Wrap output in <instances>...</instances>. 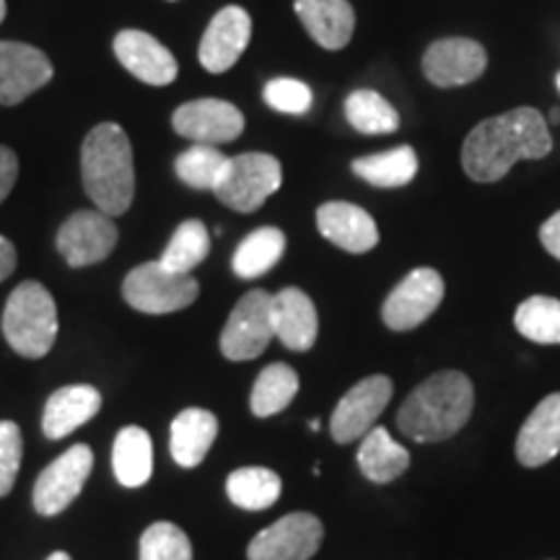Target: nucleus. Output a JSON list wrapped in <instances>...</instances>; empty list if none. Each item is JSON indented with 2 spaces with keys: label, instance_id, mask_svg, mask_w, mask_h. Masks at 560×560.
Instances as JSON below:
<instances>
[{
  "label": "nucleus",
  "instance_id": "1",
  "mask_svg": "<svg viewBox=\"0 0 560 560\" xmlns=\"http://www.w3.org/2000/svg\"><path fill=\"white\" fill-rule=\"evenodd\" d=\"M552 151L548 122L537 109L520 107L488 117L462 145V166L475 182H499L522 159H545Z\"/></svg>",
  "mask_w": 560,
  "mask_h": 560
},
{
  "label": "nucleus",
  "instance_id": "2",
  "mask_svg": "<svg viewBox=\"0 0 560 560\" xmlns=\"http://www.w3.org/2000/svg\"><path fill=\"white\" fill-rule=\"evenodd\" d=\"M472 408V382L462 371H439L410 392L397 412V425L418 444H436L465 429Z\"/></svg>",
  "mask_w": 560,
  "mask_h": 560
},
{
  "label": "nucleus",
  "instance_id": "3",
  "mask_svg": "<svg viewBox=\"0 0 560 560\" xmlns=\"http://www.w3.org/2000/svg\"><path fill=\"white\" fill-rule=\"evenodd\" d=\"M86 195L104 215H122L136 195V166L128 132L115 122H102L89 132L81 151Z\"/></svg>",
  "mask_w": 560,
  "mask_h": 560
},
{
  "label": "nucleus",
  "instance_id": "4",
  "mask_svg": "<svg viewBox=\"0 0 560 560\" xmlns=\"http://www.w3.org/2000/svg\"><path fill=\"white\" fill-rule=\"evenodd\" d=\"M3 335L24 359H42L58 338V306L42 283L26 280L5 301Z\"/></svg>",
  "mask_w": 560,
  "mask_h": 560
},
{
  "label": "nucleus",
  "instance_id": "5",
  "mask_svg": "<svg viewBox=\"0 0 560 560\" xmlns=\"http://www.w3.org/2000/svg\"><path fill=\"white\" fill-rule=\"evenodd\" d=\"M280 182H283V170L276 156L242 153V156L229 159L213 192L223 206L236 213H255L270 195L278 192Z\"/></svg>",
  "mask_w": 560,
  "mask_h": 560
},
{
  "label": "nucleus",
  "instance_id": "6",
  "mask_svg": "<svg viewBox=\"0 0 560 560\" xmlns=\"http://www.w3.org/2000/svg\"><path fill=\"white\" fill-rule=\"evenodd\" d=\"M200 293V283L192 276L166 270L159 260L143 262L122 283V296L136 312L172 314L190 306Z\"/></svg>",
  "mask_w": 560,
  "mask_h": 560
},
{
  "label": "nucleus",
  "instance_id": "7",
  "mask_svg": "<svg viewBox=\"0 0 560 560\" xmlns=\"http://www.w3.org/2000/svg\"><path fill=\"white\" fill-rule=\"evenodd\" d=\"M272 330V296L268 291H249L240 299L221 332V353L229 361H252L265 353Z\"/></svg>",
  "mask_w": 560,
  "mask_h": 560
},
{
  "label": "nucleus",
  "instance_id": "8",
  "mask_svg": "<svg viewBox=\"0 0 560 560\" xmlns=\"http://www.w3.org/2000/svg\"><path fill=\"white\" fill-rule=\"evenodd\" d=\"M444 301V278L433 268L408 272L382 306V319L389 330L408 332L423 325Z\"/></svg>",
  "mask_w": 560,
  "mask_h": 560
},
{
  "label": "nucleus",
  "instance_id": "9",
  "mask_svg": "<svg viewBox=\"0 0 560 560\" xmlns=\"http://www.w3.org/2000/svg\"><path fill=\"white\" fill-rule=\"evenodd\" d=\"M91 467H94V452L86 444H75L62 452L34 482V509L42 516H58L60 511H66L86 486Z\"/></svg>",
  "mask_w": 560,
  "mask_h": 560
},
{
  "label": "nucleus",
  "instance_id": "10",
  "mask_svg": "<svg viewBox=\"0 0 560 560\" xmlns=\"http://www.w3.org/2000/svg\"><path fill=\"white\" fill-rule=\"evenodd\" d=\"M322 522L314 514L296 511V514L280 516L276 524L262 529L255 540L249 542V560H310L319 550Z\"/></svg>",
  "mask_w": 560,
  "mask_h": 560
},
{
  "label": "nucleus",
  "instance_id": "11",
  "mask_svg": "<svg viewBox=\"0 0 560 560\" xmlns=\"http://www.w3.org/2000/svg\"><path fill=\"white\" fill-rule=\"evenodd\" d=\"M392 400L389 376L374 374L350 387L330 418V433L338 444L366 436Z\"/></svg>",
  "mask_w": 560,
  "mask_h": 560
},
{
  "label": "nucleus",
  "instance_id": "12",
  "mask_svg": "<svg viewBox=\"0 0 560 560\" xmlns=\"http://www.w3.org/2000/svg\"><path fill=\"white\" fill-rule=\"evenodd\" d=\"M117 226L102 210H79L58 231V249L70 268L102 262L117 247Z\"/></svg>",
  "mask_w": 560,
  "mask_h": 560
},
{
  "label": "nucleus",
  "instance_id": "13",
  "mask_svg": "<svg viewBox=\"0 0 560 560\" xmlns=\"http://www.w3.org/2000/svg\"><path fill=\"white\" fill-rule=\"evenodd\" d=\"M488 55L475 39H439L423 55V75L433 86L454 89L478 81L486 73Z\"/></svg>",
  "mask_w": 560,
  "mask_h": 560
},
{
  "label": "nucleus",
  "instance_id": "14",
  "mask_svg": "<svg viewBox=\"0 0 560 560\" xmlns=\"http://www.w3.org/2000/svg\"><path fill=\"white\" fill-rule=\"evenodd\" d=\"M172 125L182 138L195 140V143L219 145L231 143V140L242 136L244 115L231 102L198 100L182 104L174 112Z\"/></svg>",
  "mask_w": 560,
  "mask_h": 560
},
{
  "label": "nucleus",
  "instance_id": "15",
  "mask_svg": "<svg viewBox=\"0 0 560 560\" xmlns=\"http://www.w3.org/2000/svg\"><path fill=\"white\" fill-rule=\"evenodd\" d=\"M252 39V19L240 5H226L215 13L200 42V66L208 73H226L236 66Z\"/></svg>",
  "mask_w": 560,
  "mask_h": 560
},
{
  "label": "nucleus",
  "instance_id": "16",
  "mask_svg": "<svg viewBox=\"0 0 560 560\" xmlns=\"http://www.w3.org/2000/svg\"><path fill=\"white\" fill-rule=\"evenodd\" d=\"M52 62L45 52L21 42H0V104H19L47 86Z\"/></svg>",
  "mask_w": 560,
  "mask_h": 560
},
{
  "label": "nucleus",
  "instance_id": "17",
  "mask_svg": "<svg viewBox=\"0 0 560 560\" xmlns=\"http://www.w3.org/2000/svg\"><path fill=\"white\" fill-rule=\"evenodd\" d=\"M115 55L138 81L151 86H170L179 73L174 55L145 32L125 30L117 34Z\"/></svg>",
  "mask_w": 560,
  "mask_h": 560
},
{
  "label": "nucleus",
  "instance_id": "18",
  "mask_svg": "<svg viewBox=\"0 0 560 560\" xmlns=\"http://www.w3.org/2000/svg\"><path fill=\"white\" fill-rule=\"evenodd\" d=\"M317 229L327 242L335 247L350 252V255H363L380 244V229L366 210L353 206V202H325L317 210Z\"/></svg>",
  "mask_w": 560,
  "mask_h": 560
},
{
  "label": "nucleus",
  "instance_id": "19",
  "mask_svg": "<svg viewBox=\"0 0 560 560\" xmlns=\"http://www.w3.org/2000/svg\"><path fill=\"white\" fill-rule=\"evenodd\" d=\"M272 330L289 350L304 353L317 342V306L301 289H283L272 296Z\"/></svg>",
  "mask_w": 560,
  "mask_h": 560
},
{
  "label": "nucleus",
  "instance_id": "20",
  "mask_svg": "<svg viewBox=\"0 0 560 560\" xmlns=\"http://www.w3.org/2000/svg\"><path fill=\"white\" fill-rule=\"evenodd\" d=\"M560 454V392L548 395L524 420L516 436V459L524 467H542Z\"/></svg>",
  "mask_w": 560,
  "mask_h": 560
},
{
  "label": "nucleus",
  "instance_id": "21",
  "mask_svg": "<svg viewBox=\"0 0 560 560\" xmlns=\"http://www.w3.org/2000/svg\"><path fill=\"white\" fill-rule=\"evenodd\" d=\"M296 16L325 50H342L353 37L355 13L348 0H296Z\"/></svg>",
  "mask_w": 560,
  "mask_h": 560
},
{
  "label": "nucleus",
  "instance_id": "22",
  "mask_svg": "<svg viewBox=\"0 0 560 560\" xmlns=\"http://www.w3.org/2000/svg\"><path fill=\"white\" fill-rule=\"evenodd\" d=\"M102 410L100 389L91 384H70L52 392L42 416V431L47 439H62L70 431L81 429Z\"/></svg>",
  "mask_w": 560,
  "mask_h": 560
},
{
  "label": "nucleus",
  "instance_id": "23",
  "mask_svg": "<svg viewBox=\"0 0 560 560\" xmlns=\"http://www.w3.org/2000/svg\"><path fill=\"white\" fill-rule=\"evenodd\" d=\"M219 436V418L210 410L187 408L172 420V457L179 467H198Z\"/></svg>",
  "mask_w": 560,
  "mask_h": 560
},
{
  "label": "nucleus",
  "instance_id": "24",
  "mask_svg": "<svg viewBox=\"0 0 560 560\" xmlns=\"http://www.w3.org/2000/svg\"><path fill=\"white\" fill-rule=\"evenodd\" d=\"M359 467L371 482H392L410 467V452L376 425L363 436L359 446Z\"/></svg>",
  "mask_w": 560,
  "mask_h": 560
},
{
  "label": "nucleus",
  "instance_id": "25",
  "mask_svg": "<svg viewBox=\"0 0 560 560\" xmlns=\"http://www.w3.org/2000/svg\"><path fill=\"white\" fill-rule=\"evenodd\" d=\"M112 467H115V478L125 488L145 486L153 472V444L149 431L128 425L117 433L115 450H112Z\"/></svg>",
  "mask_w": 560,
  "mask_h": 560
},
{
  "label": "nucleus",
  "instance_id": "26",
  "mask_svg": "<svg viewBox=\"0 0 560 560\" xmlns=\"http://www.w3.org/2000/svg\"><path fill=\"white\" fill-rule=\"evenodd\" d=\"M353 174L374 187H405L418 174V153L410 145L371 153L353 161Z\"/></svg>",
  "mask_w": 560,
  "mask_h": 560
},
{
  "label": "nucleus",
  "instance_id": "27",
  "mask_svg": "<svg viewBox=\"0 0 560 560\" xmlns=\"http://www.w3.org/2000/svg\"><path fill=\"white\" fill-rule=\"evenodd\" d=\"M285 252V234L276 226H262L244 240L234 252L231 268L244 280L260 278L278 265Z\"/></svg>",
  "mask_w": 560,
  "mask_h": 560
},
{
  "label": "nucleus",
  "instance_id": "28",
  "mask_svg": "<svg viewBox=\"0 0 560 560\" xmlns=\"http://www.w3.org/2000/svg\"><path fill=\"white\" fill-rule=\"evenodd\" d=\"M283 480L268 467H242L226 480V493L234 506L247 511H265L280 499Z\"/></svg>",
  "mask_w": 560,
  "mask_h": 560
},
{
  "label": "nucleus",
  "instance_id": "29",
  "mask_svg": "<svg viewBox=\"0 0 560 560\" xmlns=\"http://www.w3.org/2000/svg\"><path fill=\"white\" fill-rule=\"evenodd\" d=\"M299 392V374L289 363H270L260 371L255 387H252L249 408L257 418H270L285 410Z\"/></svg>",
  "mask_w": 560,
  "mask_h": 560
},
{
  "label": "nucleus",
  "instance_id": "30",
  "mask_svg": "<svg viewBox=\"0 0 560 560\" xmlns=\"http://www.w3.org/2000/svg\"><path fill=\"white\" fill-rule=\"evenodd\" d=\"M346 117L363 136H387L400 128V115L380 91L359 89L346 100Z\"/></svg>",
  "mask_w": 560,
  "mask_h": 560
},
{
  "label": "nucleus",
  "instance_id": "31",
  "mask_svg": "<svg viewBox=\"0 0 560 560\" xmlns=\"http://www.w3.org/2000/svg\"><path fill=\"white\" fill-rule=\"evenodd\" d=\"M210 252V234L206 223L198 219H190L179 223L174 236L166 244L164 255H161V265L172 272H182V276H190L198 265L206 260Z\"/></svg>",
  "mask_w": 560,
  "mask_h": 560
},
{
  "label": "nucleus",
  "instance_id": "32",
  "mask_svg": "<svg viewBox=\"0 0 560 560\" xmlns=\"http://www.w3.org/2000/svg\"><path fill=\"white\" fill-rule=\"evenodd\" d=\"M514 325L524 338L540 346H560V301L532 296L516 306Z\"/></svg>",
  "mask_w": 560,
  "mask_h": 560
},
{
  "label": "nucleus",
  "instance_id": "33",
  "mask_svg": "<svg viewBox=\"0 0 560 560\" xmlns=\"http://www.w3.org/2000/svg\"><path fill=\"white\" fill-rule=\"evenodd\" d=\"M229 159L215 149V145L195 143L192 149L179 153L177 164V177L185 182V185L195 187V190H213L219 185L223 170H226Z\"/></svg>",
  "mask_w": 560,
  "mask_h": 560
},
{
  "label": "nucleus",
  "instance_id": "34",
  "mask_svg": "<svg viewBox=\"0 0 560 560\" xmlns=\"http://www.w3.org/2000/svg\"><path fill=\"white\" fill-rule=\"evenodd\" d=\"M140 560H192L190 537L172 522H156L140 537Z\"/></svg>",
  "mask_w": 560,
  "mask_h": 560
},
{
  "label": "nucleus",
  "instance_id": "35",
  "mask_svg": "<svg viewBox=\"0 0 560 560\" xmlns=\"http://www.w3.org/2000/svg\"><path fill=\"white\" fill-rule=\"evenodd\" d=\"M312 89L296 79H276L265 86V102L283 115H306L312 109Z\"/></svg>",
  "mask_w": 560,
  "mask_h": 560
},
{
  "label": "nucleus",
  "instance_id": "36",
  "mask_svg": "<svg viewBox=\"0 0 560 560\" xmlns=\"http://www.w3.org/2000/svg\"><path fill=\"white\" fill-rule=\"evenodd\" d=\"M21 452H24V439L19 425L13 420H0V495H9L16 482Z\"/></svg>",
  "mask_w": 560,
  "mask_h": 560
},
{
  "label": "nucleus",
  "instance_id": "37",
  "mask_svg": "<svg viewBox=\"0 0 560 560\" xmlns=\"http://www.w3.org/2000/svg\"><path fill=\"white\" fill-rule=\"evenodd\" d=\"M19 177V159L16 153L5 145H0V202L9 198V192L13 190Z\"/></svg>",
  "mask_w": 560,
  "mask_h": 560
},
{
  "label": "nucleus",
  "instance_id": "38",
  "mask_svg": "<svg viewBox=\"0 0 560 560\" xmlns=\"http://www.w3.org/2000/svg\"><path fill=\"white\" fill-rule=\"evenodd\" d=\"M540 242L556 260H560V210L540 226Z\"/></svg>",
  "mask_w": 560,
  "mask_h": 560
},
{
  "label": "nucleus",
  "instance_id": "39",
  "mask_svg": "<svg viewBox=\"0 0 560 560\" xmlns=\"http://www.w3.org/2000/svg\"><path fill=\"white\" fill-rule=\"evenodd\" d=\"M13 270H16V247H13L5 236H0V283H3Z\"/></svg>",
  "mask_w": 560,
  "mask_h": 560
},
{
  "label": "nucleus",
  "instance_id": "40",
  "mask_svg": "<svg viewBox=\"0 0 560 560\" xmlns=\"http://www.w3.org/2000/svg\"><path fill=\"white\" fill-rule=\"evenodd\" d=\"M47 560H70V556H68V552H52V556L50 558H47Z\"/></svg>",
  "mask_w": 560,
  "mask_h": 560
},
{
  "label": "nucleus",
  "instance_id": "41",
  "mask_svg": "<svg viewBox=\"0 0 560 560\" xmlns=\"http://www.w3.org/2000/svg\"><path fill=\"white\" fill-rule=\"evenodd\" d=\"M550 122L552 125L560 122V109H550Z\"/></svg>",
  "mask_w": 560,
  "mask_h": 560
},
{
  "label": "nucleus",
  "instance_id": "42",
  "mask_svg": "<svg viewBox=\"0 0 560 560\" xmlns=\"http://www.w3.org/2000/svg\"><path fill=\"white\" fill-rule=\"evenodd\" d=\"M5 19V0H0V21Z\"/></svg>",
  "mask_w": 560,
  "mask_h": 560
},
{
  "label": "nucleus",
  "instance_id": "43",
  "mask_svg": "<svg viewBox=\"0 0 560 560\" xmlns=\"http://www.w3.org/2000/svg\"><path fill=\"white\" fill-rule=\"evenodd\" d=\"M310 425H312V431H319V429H322V423H319V420H312Z\"/></svg>",
  "mask_w": 560,
  "mask_h": 560
},
{
  "label": "nucleus",
  "instance_id": "44",
  "mask_svg": "<svg viewBox=\"0 0 560 560\" xmlns=\"http://www.w3.org/2000/svg\"><path fill=\"white\" fill-rule=\"evenodd\" d=\"M556 83H558V91H560V73L556 75Z\"/></svg>",
  "mask_w": 560,
  "mask_h": 560
}]
</instances>
